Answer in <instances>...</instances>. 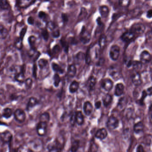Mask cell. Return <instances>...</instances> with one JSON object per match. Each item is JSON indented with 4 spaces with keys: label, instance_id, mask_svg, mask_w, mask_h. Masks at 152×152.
<instances>
[{
    "label": "cell",
    "instance_id": "obj_1",
    "mask_svg": "<svg viewBox=\"0 0 152 152\" xmlns=\"http://www.w3.org/2000/svg\"><path fill=\"white\" fill-rule=\"evenodd\" d=\"M120 54V48L119 46L114 45L111 47L109 50V56L114 61H116L119 58Z\"/></svg>",
    "mask_w": 152,
    "mask_h": 152
},
{
    "label": "cell",
    "instance_id": "obj_2",
    "mask_svg": "<svg viewBox=\"0 0 152 152\" xmlns=\"http://www.w3.org/2000/svg\"><path fill=\"white\" fill-rule=\"evenodd\" d=\"M14 118L17 122L22 123L24 122L26 119V113L23 110L17 109L13 113Z\"/></svg>",
    "mask_w": 152,
    "mask_h": 152
},
{
    "label": "cell",
    "instance_id": "obj_3",
    "mask_svg": "<svg viewBox=\"0 0 152 152\" xmlns=\"http://www.w3.org/2000/svg\"><path fill=\"white\" fill-rule=\"evenodd\" d=\"M145 30V26L141 23H136L132 26L130 31L135 34L140 35L144 33Z\"/></svg>",
    "mask_w": 152,
    "mask_h": 152
},
{
    "label": "cell",
    "instance_id": "obj_4",
    "mask_svg": "<svg viewBox=\"0 0 152 152\" xmlns=\"http://www.w3.org/2000/svg\"><path fill=\"white\" fill-rule=\"evenodd\" d=\"M48 123L39 121L36 127V131L39 136H43L46 135L47 132Z\"/></svg>",
    "mask_w": 152,
    "mask_h": 152
},
{
    "label": "cell",
    "instance_id": "obj_5",
    "mask_svg": "<svg viewBox=\"0 0 152 152\" xmlns=\"http://www.w3.org/2000/svg\"><path fill=\"white\" fill-rule=\"evenodd\" d=\"M119 125V121L117 118L114 116H111L107 122V127L110 130H113L117 128Z\"/></svg>",
    "mask_w": 152,
    "mask_h": 152
},
{
    "label": "cell",
    "instance_id": "obj_6",
    "mask_svg": "<svg viewBox=\"0 0 152 152\" xmlns=\"http://www.w3.org/2000/svg\"><path fill=\"white\" fill-rule=\"evenodd\" d=\"M91 35L86 31L84 26L83 27L80 33V40L83 44H87L90 41Z\"/></svg>",
    "mask_w": 152,
    "mask_h": 152
},
{
    "label": "cell",
    "instance_id": "obj_7",
    "mask_svg": "<svg viewBox=\"0 0 152 152\" xmlns=\"http://www.w3.org/2000/svg\"><path fill=\"white\" fill-rule=\"evenodd\" d=\"M113 82L109 78H105L103 79L101 82V86L105 91H110L113 88Z\"/></svg>",
    "mask_w": 152,
    "mask_h": 152
},
{
    "label": "cell",
    "instance_id": "obj_8",
    "mask_svg": "<svg viewBox=\"0 0 152 152\" xmlns=\"http://www.w3.org/2000/svg\"><path fill=\"white\" fill-rule=\"evenodd\" d=\"M13 135L10 131H6L1 134L0 138L2 142L4 144H9L11 141Z\"/></svg>",
    "mask_w": 152,
    "mask_h": 152
},
{
    "label": "cell",
    "instance_id": "obj_9",
    "mask_svg": "<svg viewBox=\"0 0 152 152\" xmlns=\"http://www.w3.org/2000/svg\"><path fill=\"white\" fill-rule=\"evenodd\" d=\"M15 79L18 82L21 83L24 82L25 80L24 66H22L20 70L15 73Z\"/></svg>",
    "mask_w": 152,
    "mask_h": 152
},
{
    "label": "cell",
    "instance_id": "obj_10",
    "mask_svg": "<svg viewBox=\"0 0 152 152\" xmlns=\"http://www.w3.org/2000/svg\"><path fill=\"white\" fill-rule=\"evenodd\" d=\"M140 59L141 62L142 63H148L151 60V55L148 51L144 50L140 54Z\"/></svg>",
    "mask_w": 152,
    "mask_h": 152
},
{
    "label": "cell",
    "instance_id": "obj_11",
    "mask_svg": "<svg viewBox=\"0 0 152 152\" xmlns=\"http://www.w3.org/2000/svg\"><path fill=\"white\" fill-rule=\"evenodd\" d=\"M38 104H39V101L37 98L35 97H31L28 101L26 107V110L28 111H30Z\"/></svg>",
    "mask_w": 152,
    "mask_h": 152
},
{
    "label": "cell",
    "instance_id": "obj_12",
    "mask_svg": "<svg viewBox=\"0 0 152 152\" xmlns=\"http://www.w3.org/2000/svg\"><path fill=\"white\" fill-rule=\"evenodd\" d=\"M132 82L134 85L136 86H139L142 84L141 76L139 72H136L132 74L131 77Z\"/></svg>",
    "mask_w": 152,
    "mask_h": 152
},
{
    "label": "cell",
    "instance_id": "obj_13",
    "mask_svg": "<svg viewBox=\"0 0 152 152\" xmlns=\"http://www.w3.org/2000/svg\"><path fill=\"white\" fill-rule=\"evenodd\" d=\"M121 72L119 70H118L116 67L112 66L109 69V74L115 80L119 79L120 77Z\"/></svg>",
    "mask_w": 152,
    "mask_h": 152
},
{
    "label": "cell",
    "instance_id": "obj_14",
    "mask_svg": "<svg viewBox=\"0 0 152 152\" xmlns=\"http://www.w3.org/2000/svg\"><path fill=\"white\" fill-rule=\"evenodd\" d=\"M83 109L85 115L87 116H90L93 110V107L90 101H87L84 103Z\"/></svg>",
    "mask_w": 152,
    "mask_h": 152
},
{
    "label": "cell",
    "instance_id": "obj_15",
    "mask_svg": "<svg viewBox=\"0 0 152 152\" xmlns=\"http://www.w3.org/2000/svg\"><path fill=\"white\" fill-rule=\"evenodd\" d=\"M134 37L135 34L129 31L124 33L121 37V39L124 42H128L132 41L134 38Z\"/></svg>",
    "mask_w": 152,
    "mask_h": 152
},
{
    "label": "cell",
    "instance_id": "obj_16",
    "mask_svg": "<svg viewBox=\"0 0 152 152\" xmlns=\"http://www.w3.org/2000/svg\"><path fill=\"white\" fill-rule=\"evenodd\" d=\"M108 135V132L105 128L99 129L95 134L96 138L100 140H103L106 138Z\"/></svg>",
    "mask_w": 152,
    "mask_h": 152
},
{
    "label": "cell",
    "instance_id": "obj_17",
    "mask_svg": "<svg viewBox=\"0 0 152 152\" xmlns=\"http://www.w3.org/2000/svg\"><path fill=\"white\" fill-rule=\"evenodd\" d=\"M125 86L122 83H118L116 84L115 88L114 94L117 97H120L122 95L124 92Z\"/></svg>",
    "mask_w": 152,
    "mask_h": 152
},
{
    "label": "cell",
    "instance_id": "obj_18",
    "mask_svg": "<svg viewBox=\"0 0 152 152\" xmlns=\"http://www.w3.org/2000/svg\"><path fill=\"white\" fill-rule=\"evenodd\" d=\"M75 123L79 125H81L84 123V117L81 111H79L75 112Z\"/></svg>",
    "mask_w": 152,
    "mask_h": 152
},
{
    "label": "cell",
    "instance_id": "obj_19",
    "mask_svg": "<svg viewBox=\"0 0 152 152\" xmlns=\"http://www.w3.org/2000/svg\"><path fill=\"white\" fill-rule=\"evenodd\" d=\"M76 72H77V69L74 65L72 64L68 66L67 72V74L68 77L70 78H73L76 75Z\"/></svg>",
    "mask_w": 152,
    "mask_h": 152
},
{
    "label": "cell",
    "instance_id": "obj_20",
    "mask_svg": "<svg viewBox=\"0 0 152 152\" xmlns=\"http://www.w3.org/2000/svg\"><path fill=\"white\" fill-rule=\"evenodd\" d=\"M103 104L104 106L108 107L109 105H110L112 101V97L109 94H106L102 98Z\"/></svg>",
    "mask_w": 152,
    "mask_h": 152
},
{
    "label": "cell",
    "instance_id": "obj_21",
    "mask_svg": "<svg viewBox=\"0 0 152 152\" xmlns=\"http://www.w3.org/2000/svg\"><path fill=\"white\" fill-rule=\"evenodd\" d=\"M144 129V125L141 121L138 122L134 126V131L135 133L138 134L142 132Z\"/></svg>",
    "mask_w": 152,
    "mask_h": 152
},
{
    "label": "cell",
    "instance_id": "obj_22",
    "mask_svg": "<svg viewBox=\"0 0 152 152\" xmlns=\"http://www.w3.org/2000/svg\"><path fill=\"white\" fill-rule=\"evenodd\" d=\"M99 11L102 17L106 18L109 13V10L107 6H103L99 7Z\"/></svg>",
    "mask_w": 152,
    "mask_h": 152
},
{
    "label": "cell",
    "instance_id": "obj_23",
    "mask_svg": "<svg viewBox=\"0 0 152 152\" xmlns=\"http://www.w3.org/2000/svg\"><path fill=\"white\" fill-rule=\"evenodd\" d=\"M79 83L76 81H74L72 82L69 86V90L70 92L73 94L77 91L79 88Z\"/></svg>",
    "mask_w": 152,
    "mask_h": 152
},
{
    "label": "cell",
    "instance_id": "obj_24",
    "mask_svg": "<svg viewBox=\"0 0 152 152\" xmlns=\"http://www.w3.org/2000/svg\"><path fill=\"white\" fill-rule=\"evenodd\" d=\"M28 41L29 43V46H30V48L37 49L36 47L37 38L34 35L30 36L28 39Z\"/></svg>",
    "mask_w": 152,
    "mask_h": 152
},
{
    "label": "cell",
    "instance_id": "obj_25",
    "mask_svg": "<svg viewBox=\"0 0 152 152\" xmlns=\"http://www.w3.org/2000/svg\"><path fill=\"white\" fill-rule=\"evenodd\" d=\"M37 65L39 68H40L41 70H43L48 66L49 63L48 60L46 59L41 58L38 61Z\"/></svg>",
    "mask_w": 152,
    "mask_h": 152
},
{
    "label": "cell",
    "instance_id": "obj_26",
    "mask_svg": "<svg viewBox=\"0 0 152 152\" xmlns=\"http://www.w3.org/2000/svg\"><path fill=\"white\" fill-rule=\"evenodd\" d=\"M2 116L6 119H9L13 115V111L9 107L4 108L3 109L2 114Z\"/></svg>",
    "mask_w": 152,
    "mask_h": 152
},
{
    "label": "cell",
    "instance_id": "obj_27",
    "mask_svg": "<svg viewBox=\"0 0 152 152\" xmlns=\"http://www.w3.org/2000/svg\"><path fill=\"white\" fill-rule=\"evenodd\" d=\"M51 67L53 71L56 73H59L60 74H63L64 73V71L63 68L56 63H52Z\"/></svg>",
    "mask_w": 152,
    "mask_h": 152
},
{
    "label": "cell",
    "instance_id": "obj_28",
    "mask_svg": "<svg viewBox=\"0 0 152 152\" xmlns=\"http://www.w3.org/2000/svg\"><path fill=\"white\" fill-rule=\"evenodd\" d=\"M8 35V31L7 29L2 25H0V38L5 39L7 37Z\"/></svg>",
    "mask_w": 152,
    "mask_h": 152
},
{
    "label": "cell",
    "instance_id": "obj_29",
    "mask_svg": "<svg viewBox=\"0 0 152 152\" xmlns=\"http://www.w3.org/2000/svg\"><path fill=\"white\" fill-rule=\"evenodd\" d=\"M50 120V115L48 112H45L42 114L39 117V121L45 122L48 123Z\"/></svg>",
    "mask_w": 152,
    "mask_h": 152
},
{
    "label": "cell",
    "instance_id": "obj_30",
    "mask_svg": "<svg viewBox=\"0 0 152 152\" xmlns=\"http://www.w3.org/2000/svg\"><path fill=\"white\" fill-rule=\"evenodd\" d=\"M85 55L82 52H79L78 53L75 57V61L77 64L80 65L85 60Z\"/></svg>",
    "mask_w": 152,
    "mask_h": 152
},
{
    "label": "cell",
    "instance_id": "obj_31",
    "mask_svg": "<svg viewBox=\"0 0 152 152\" xmlns=\"http://www.w3.org/2000/svg\"><path fill=\"white\" fill-rule=\"evenodd\" d=\"M96 83V78L94 76H91L88 80V85L90 90L94 88Z\"/></svg>",
    "mask_w": 152,
    "mask_h": 152
},
{
    "label": "cell",
    "instance_id": "obj_32",
    "mask_svg": "<svg viewBox=\"0 0 152 152\" xmlns=\"http://www.w3.org/2000/svg\"><path fill=\"white\" fill-rule=\"evenodd\" d=\"M127 103H128V101L126 98L125 97H122V98H121L118 101L117 106L120 109H123L126 106Z\"/></svg>",
    "mask_w": 152,
    "mask_h": 152
},
{
    "label": "cell",
    "instance_id": "obj_33",
    "mask_svg": "<svg viewBox=\"0 0 152 152\" xmlns=\"http://www.w3.org/2000/svg\"><path fill=\"white\" fill-rule=\"evenodd\" d=\"M132 66L133 67L134 70H135L136 71H138L142 68V63L141 62V61H132Z\"/></svg>",
    "mask_w": 152,
    "mask_h": 152
},
{
    "label": "cell",
    "instance_id": "obj_34",
    "mask_svg": "<svg viewBox=\"0 0 152 152\" xmlns=\"http://www.w3.org/2000/svg\"><path fill=\"white\" fill-rule=\"evenodd\" d=\"M80 145V141L79 140H75L74 141L72 144L71 147V152H76L78 149H79Z\"/></svg>",
    "mask_w": 152,
    "mask_h": 152
},
{
    "label": "cell",
    "instance_id": "obj_35",
    "mask_svg": "<svg viewBox=\"0 0 152 152\" xmlns=\"http://www.w3.org/2000/svg\"><path fill=\"white\" fill-rule=\"evenodd\" d=\"M106 43V37L104 35L101 36L99 39V44L101 48H103L104 47Z\"/></svg>",
    "mask_w": 152,
    "mask_h": 152
},
{
    "label": "cell",
    "instance_id": "obj_36",
    "mask_svg": "<svg viewBox=\"0 0 152 152\" xmlns=\"http://www.w3.org/2000/svg\"><path fill=\"white\" fill-rule=\"evenodd\" d=\"M25 88L26 90H30L33 85V80L31 78H28L25 79L24 81Z\"/></svg>",
    "mask_w": 152,
    "mask_h": 152
},
{
    "label": "cell",
    "instance_id": "obj_37",
    "mask_svg": "<svg viewBox=\"0 0 152 152\" xmlns=\"http://www.w3.org/2000/svg\"><path fill=\"white\" fill-rule=\"evenodd\" d=\"M22 40H21L19 37L16 39L15 41V47L18 50H22L23 48V43H22Z\"/></svg>",
    "mask_w": 152,
    "mask_h": 152
},
{
    "label": "cell",
    "instance_id": "obj_38",
    "mask_svg": "<svg viewBox=\"0 0 152 152\" xmlns=\"http://www.w3.org/2000/svg\"><path fill=\"white\" fill-rule=\"evenodd\" d=\"M54 85L55 87H58L60 83L61 78L59 74L55 73L53 77Z\"/></svg>",
    "mask_w": 152,
    "mask_h": 152
},
{
    "label": "cell",
    "instance_id": "obj_39",
    "mask_svg": "<svg viewBox=\"0 0 152 152\" xmlns=\"http://www.w3.org/2000/svg\"><path fill=\"white\" fill-rule=\"evenodd\" d=\"M10 7L8 0H0V8L2 9H7Z\"/></svg>",
    "mask_w": 152,
    "mask_h": 152
},
{
    "label": "cell",
    "instance_id": "obj_40",
    "mask_svg": "<svg viewBox=\"0 0 152 152\" xmlns=\"http://www.w3.org/2000/svg\"><path fill=\"white\" fill-rule=\"evenodd\" d=\"M42 37L44 39V40L46 41H47L48 40L49 37V32L46 29H44L42 30V33H41Z\"/></svg>",
    "mask_w": 152,
    "mask_h": 152
},
{
    "label": "cell",
    "instance_id": "obj_41",
    "mask_svg": "<svg viewBox=\"0 0 152 152\" xmlns=\"http://www.w3.org/2000/svg\"><path fill=\"white\" fill-rule=\"evenodd\" d=\"M85 62L87 64H89L92 61V58H91V56L90 55V50H88L87 52V53L85 55Z\"/></svg>",
    "mask_w": 152,
    "mask_h": 152
},
{
    "label": "cell",
    "instance_id": "obj_42",
    "mask_svg": "<svg viewBox=\"0 0 152 152\" xmlns=\"http://www.w3.org/2000/svg\"><path fill=\"white\" fill-rule=\"evenodd\" d=\"M148 96L147 94L146 91L144 90L142 92V96L141 99L138 101V103H139L141 105H142L144 104V101L146 97Z\"/></svg>",
    "mask_w": 152,
    "mask_h": 152
},
{
    "label": "cell",
    "instance_id": "obj_43",
    "mask_svg": "<svg viewBox=\"0 0 152 152\" xmlns=\"http://www.w3.org/2000/svg\"><path fill=\"white\" fill-rule=\"evenodd\" d=\"M61 43L63 47L64 48L65 51L66 52V53L68 52V43L66 42V41L64 40V39L63 38L61 40Z\"/></svg>",
    "mask_w": 152,
    "mask_h": 152
},
{
    "label": "cell",
    "instance_id": "obj_44",
    "mask_svg": "<svg viewBox=\"0 0 152 152\" xmlns=\"http://www.w3.org/2000/svg\"><path fill=\"white\" fill-rule=\"evenodd\" d=\"M60 47L59 46V45H56L52 49V53H53V54L55 55L59 54L60 52Z\"/></svg>",
    "mask_w": 152,
    "mask_h": 152
},
{
    "label": "cell",
    "instance_id": "obj_45",
    "mask_svg": "<svg viewBox=\"0 0 152 152\" xmlns=\"http://www.w3.org/2000/svg\"><path fill=\"white\" fill-rule=\"evenodd\" d=\"M27 27H24L22 29L20 32V36H19V38L21 39V40L23 41L24 37L25 34H26V33L27 32Z\"/></svg>",
    "mask_w": 152,
    "mask_h": 152
},
{
    "label": "cell",
    "instance_id": "obj_46",
    "mask_svg": "<svg viewBox=\"0 0 152 152\" xmlns=\"http://www.w3.org/2000/svg\"><path fill=\"white\" fill-rule=\"evenodd\" d=\"M32 75L33 77L36 79L37 78V66L36 64H34L32 68Z\"/></svg>",
    "mask_w": 152,
    "mask_h": 152
},
{
    "label": "cell",
    "instance_id": "obj_47",
    "mask_svg": "<svg viewBox=\"0 0 152 152\" xmlns=\"http://www.w3.org/2000/svg\"><path fill=\"white\" fill-rule=\"evenodd\" d=\"M60 31L59 30H54L52 32L51 35L54 38H58L60 36Z\"/></svg>",
    "mask_w": 152,
    "mask_h": 152
},
{
    "label": "cell",
    "instance_id": "obj_48",
    "mask_svg": "<svg viewBox=\"0 0 152 152\" xmlns=\"http://www.w3.org/2000/svg\"><path fill=\"white\" fill-rule=\"evenodd\" d=\"M47 27L50 30H51V31H53L54 30H55V25L53 22H49L48 23Z\"/></svg>",
    "mask_w": 152,
    "mask_h": 152
},
{
    "label": "cell",
    "instance_id": "obj_49",
    "mask_svg": "<svg viewBox=\"0 0 152 152\" xmlns=\"http://www.w3.org/2000/svg\"><path fill=\"white\" fill-rule=\"evenodd\" d=\"M39 17L40 18L43 19L45 18L46 17V14L44 12H39Z\"/></svg>",
    "mask_w": 152,
    "mask_h": 152
},
{
    "label": "cell",
    "instance_id": "obj_50",
    "mask_svg": "<svg viewBox=\"0 0 152 152\" xmlns=\"http://www.w3.org/2000/svg\"><path fill=\"white\" fill-rule=\"evenodd\" d=\"M27 22L29 24L33 25L35 23V20L32 17H30L27 19Z\"/></svg>",
    "mask_w": 152,
    "mask_h": 152
},
{
    "label": "cell",
    "instance_id": "obj_51",
    "mask_svg": "<svg viewBox=\"0 0 152 152\" xmlns=\"http://www.w3.org/2000/svg\"><path fill=\"white\" fill-rule=\"evenodd\" d=\"M136 152H145L143 146L141 145H138L136 148Z\"/></svg>",
    "mask_w": 152,
    "mask_h": 152
},
{
    "label": "cell",
    "instance_id": "obj_52",
    "mask_svg": "<svg viewBox=\"0 0 152 152\" xmlns=\"http://www.w3.org/2000/svg\"><path fill=\"white\" fill-rule=\"evenodd\" d=\"M62 18L64 23L68 22V16L65 13H63L62 14Z\"/></svg>",
    "mask_w": 152,
    "mask_h": 152
},
{
    "label": "cell",
    "instance_id": "obj_53",
    "mask_svg": "<svg viewBox=\"0 0 152 152\" xmlns=\"http://www.w3.org/2000/svg\"><path fill=\"white\" fill-rule=\"evenodd\" d=\"M95 106L96 109H99L101 106V101H97L95 103Z\"/></svg>",
    "mask_w": 152,
    "mask_h": 152
},
{
    "label": "cell",
    "instance_id": "obj_54",
    "mask_svg": "<svg viewBox=\"0 0 152 152\" xmlns=\"http://www.w3.org/2000/svg\"><path fill=\"white\" fill-rule=\"evenodd\" d=\"M152 87H149V88L147 89V90L146 92L147 94V95H148L149 96H151V95H152Z\"/></svg>",
    "mask_w": 152,
    "mask_h": 152
},
{
    "label": "cell",
    "instance_id": "obj_55",
    "mask_svg": "<svg viewBox=\"0 0 152 152\" xmlns=\"http://www.w3.org/2000/svg\"><path fill=\"white\" fill-rule=\"evenodd\" d=\"M152 9H150V10H149L148 12H147V17L148 18H151L152 17Z\"/></svg>",
    "mask_w": 152,
    "mask_h": 152
},
{
    "label": "cell",
    "instance_id": "obj_56",
    "mask_svg": "<svg viewBox=\"0 0 152 152\" xmlns=\"http://www.w3.org/2000/svg\"><path fill=\"white\" fill-rule=\"evenodd\" d=\"M96 21H97V23L99 25V26H101L102 25V22H101V17H98L97 20H96Z\"/></svg>",
    "mask_w": 152,
    "mask_h": 152
},
{
    "label": "cell",
    "instance_id": "obj_57",
    "mask_svg": "<svg viewBox=\"0 0 152 152\" xmlns=\"http://www.w3.org/2000/svg\"><path fill=\"white\" fill-rule=\"evenodd\" d=\"M0 125H6V123H4V122H2L0 121Z\"/></svg>",
    "mask_w": 152,
    "mask_h": 152
}]
</instances>
